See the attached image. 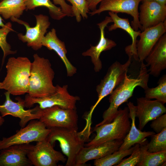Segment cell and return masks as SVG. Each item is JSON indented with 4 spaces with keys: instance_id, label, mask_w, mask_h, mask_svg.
Returning <instances> with one entry per match:
<instances>
[{
    "instance_id": "6da1fadb",
    "label": "cell",
    "mask_w": 166,
    "mask_h": 166,
    "mask_svg": "<svg viewBox=\"0 0 166 166\" xmlns=\"http://www.w3.org/2000/svg\"><path fill=\"white\" fill-rule=\"evenodd\" d=\"M141 62L138 76L136 78H131L126 74L123 82L109 94V106L103 113L102 121L96 126L112 122L117 113L119 106L127 101L132 96L134 89L136 87L139 86L144 90L148 87V83L149 74L146 65L144 64L143 61Z\"/></svg>"
},
{
    "instance_id": "7a4b0ae2",
    "label": "cell",
    "mask_w": 166,
    "mask_h": 166,
    "mask_svg": "<svg viewBox=\"0 0 166 166\" xmlns=\"http://www.w3.org/2000/svg\"><path fill=\"white\" fill-rule=\"evenodd\" d=\"M31 64L26 57H10L6 66V74L0 82V89L14 96L28 93Z\"/></svg>"
},
{
    "instance_id": "3957f363",
    "label": "cell",
    "mask_w": 166,
    "mask_h": 166,
    "mask_svg": "<svg viewBox=\"0 0 166 166\" xmlns=\"http://www.w3.org/2000/svg\"><path fill=\"white\" fill-rule=\"evenodd\" d=\"M47 140L53 146L57 141L63 153L67 158L66 166H75L76 157L89 138L90 130L84 128L80 132L77 130L59 127L50 128Z\"/></svg>"
},
{
    "instance_id": "277c9868",
    "label": "cell",
    "mask_w": 166,
    "mask_h": 166,
    "mask_svg": "<svg viewBox=\"0 0 166 166\" xmlns=\"http://www.w3.org/2000/svg\"><path fill=\"white\" fill-rule=\"evenodd\" d=\"M31 62L29 85L28 94L34 98L48 96L56 91V86L53 85L55 73L49 60L39 56L33 55Z\"/></svg>"
},
{
    "instance_id": "5b68a950",
    "label": "cell",
    "mask_w": 166,
    "mask_h": 166,
    "mask_svg": "<svg viewBox=\"0 0 166 166\" xmlns=\"http://www.w3.org/2000/svg\"><path fill=\"white\" fill-rule=\"evenodd\" d=\"M128 107L118 110L117 113L111 122L95 126L94 131L96 135L94 138L86 144L87 147L99 145L114 140H123L130 129V120Z\"/></svg>"
},
{
    "instance_id": "8992f818",
    "label": "cell",
    "mask_w": 166,
    "mask_h": 166,
    "mask_svg": "<svg viewBox=\"0 0 166 166\" xmlns=\"http://www.w3.org/2000/svg\"><path fill=\"white\" fill-rule=\"evenodd\" d=\"M128 59L124 64L116 61L109 68L107 73L100 83L96 87L98 99L91 107L87 117L91 119L93 113L99 102L123 81L131 63L132 56L128 55Z\"/></svg>"
},
{
    "instance_id": "52a82bcc",
    "label": "cell",
    "mask_w": 166,
    "mask_h": 166,
    "mask_svg": "<svg viewBox=\"0 0 166 166\" xmlns=\"http://www.w3.org/2000/svg\"><path fill=\"white\" fill-rule=\"evenodd\" d=\"M50 131L39 120H32L15 134L8 137H3L0 140V151L13 145L29 144L46 140Z\"/></svg>"
},
{
    "instance_id": "ba28073f",
    "label": "cell",
    "mask_w": 166,
    "mask_h": 166,
    "mask_svg": "<svg viewBox=\"0 0 166 166\" xmlns=\"http://www.w3.org/2000/svg\"><path fill=\"white\" fill-rule=\"evenodd\" d=\"M55 91L45 97L34 98L28 94L25 97V107L30 108L35 104H38L39 108L44 109L54 106H58L65 109H76L77 101L80 100L79 97L71 95L68 90V86H56Z\"/></svg>"
},
{
    "instance_id": "9c48e42d",
    "label": "cell",
    "mask_w": 166,
    "mask_h": 166,
    "mask_svg": "<svg viewBox=\"0 0 166 166\" xmlns=\"http://www.w3.org/2000/svg\"><path fill=\"white\" fill-rule=\"evenodd\" d=\"M42 109V115L39 120L47 128L78 130V116L76 109H65L55 106Z\"/></svg>"
},
{
    "instance_id": "30bf717a",
    "label": "cell",
    "mask_w": 166,
    "mask_h": 166,
    "mask_svg": "<svg viewBox=\"0 0 166 166\" xmlns=\"http://www.w3.org/2000/svg\"><path fill=\"white\" fill-rule=\"evenodd\" d=\"M4 94L5 101L2 105H0V113L2 117L10 115L19 118V125L21 128L25 127L29 121L39 120L41 117L42 109L38 105L33 109L26 110L24 100L18 97L15 98L18 101L15 102L11 99L10 94L8 92L6 91Z\"/></svg>"
},
{
    "instance_id": "8fae6325",
    "label": "cell",
    "mask_w": 166,
    "mask_h": 166,
    "mask_svg": "<svg viewBox=\"0 0 166 166\" xmlns=\"http://www.w3.org/2000/svg\"><path fill=\"white\" fill-rule=\"evenodd\" d=\"M36 24L30 27L27 22L15 18L10 19L12 22L22 25L25 27L26 31L25 34L22 33L18 34V39L24 43H26L28 47L35 50H38L42 46V41L45 35L50 23L48 16L43 14L35 15Z\"/></svg>"
},
{
    "instance_id": "7c38bea8",
    "label": "cell",
    "mask_w": 166,
    "mask_h": 166,
    "mask_svg": "<svg viewBox=\"0 0 166 166\" xmlns=\"http://www.w3.org/2000/svg\"><path fill=\"white\" fill-rule=\"evenodd\" d=\"M54 146L46 139L31 145L27 156L35 166H56L59 162L67 160L60 152L55 150Z\"/></svg>"
},
{
    "instance_id": "4fadbf2b",
    "label": "cell",
    "mask_w": 166,
    "mask_h": 166,
    "mask_svg": "<svg viewBox=\"0 0 166 166\" xmlns=\"http://www.w3.org/2000/svg\"><path fill=\"white\" fill-rule=\"evenodd\" d=\"M142 0H103L100 2L98 9L89 12L91 16L101 13L109 11L118 13H125L129 14L133 18L131 22V26L135 31L141 26L140 23L138 6Z\"/></svg>"
},
{
    "instance_id": "5bb4252c",
    "label": "cell",
    "mask_w": 166,
    "mask_h": 166,
    "mask_svg": "<svg viewBox=\"0 0 166 166\" xmlns=\"http://www.w3.org/2000/svg\"><path fill=\"white\" fill-rule=\"evenodd\" d=\"M166 32V20L147 28L141 32L136 43L137 54L139 61L145 60L159 39Z\"/></svg>"
},
{
    "instance_id": "9a60e30c",
    "label": "cell",
    "mask_w": 166,
    "mask_h": 166,
    "mask_svg": "<svg viewBox=\"0 0 166 166\" xmlns=\"http://www.w3.org/2000/svg\"><path fill=\"white\" fill-rule=\"evenodd\" d=\"M136 117L139 120V128L141 130L149 121L166 113V108L161 102L145 97L137 98Z\"/></svg>"
},
{
    "instance_id": "2e32d148",
    "label": "cell",
    "mask_w": 166,
    "mask_h": 166,
    "mask_svg": "<svg viewBox=\"0 0 166 166\" xmlns=\"http://www.w3.org/2000/svg\"><path fill=\"white\" fill-rule=\"evenodd\" d=\"M112 22L113 20L111 17L106 16L104 20L97 24L100 32L98 43L95 46H91L89 49L82 53L83 56H89L91 57L94 65V70L96 72H99L102 68V64L100 59L101 53L110 50L117 45L114 41L106 38L105 36V28L108 24Z\"/></svg>"
},
{
    "instance_id": "e0dca14e",
    "label": "cell",
    "mask_w": 166,
    "mask_h": 166,
    "mask_svg": "<svg viewBox=\"0 0 166 166\" xmlns=\"http://www.w3.org/2000/svg\"><path fill=\"white\" fill-rule=\"evenodd\" d=\"M166 18V5L154 1L142 2L139 19L142 31L164 22Z\"/></svg>"
},
{
    "instance_id": "ac0fdd59",
    "label": "cell",
    "mask_w": 166,
    "mask_h": 166,
    "mask_svg": "<svg viewBox=\"0 0 166 166\" xmlns=\"http://www.w3.org/2000/svg\"><path fill=\"white\" fill-rule=\"evenodd\" d=\"M123 140H114L101 144L83 147L77 154L75 166H83L90 160L102 158L118 150Z\"/></svg>"
},
{
    "instance_id": "d6986e66",
    "label": "cell",
    "mask_w": 166,
    "mask_h": 166,
    "mask_svg": "<svg viewBox=\"0 0 166 166\" xmlns=\"http://www.w3.org/2000/svg\"><path fill=\"white\" fill-rule=\"evenodd\" d=\"M31 144H15L0 151V166H31L27 155Z\"/></svg>"
},
{
    "instance_id": "ffe728a7",
    "label": "cell",
    "mask_w": 166,
    "mask_h": 166,
    "mask_svg": "<svg viewBox=\"0 0 166 166\" xmlns=\"http://www.w3.org/2000/svg\"><path fill=\"white\" fill-rule=\"evenodd\" d=\"M149 74L158 77L166 68V34L162 35L145 60Z\"/></svg>"
},
{
    "instance_id": "44dd1931",
    "label": "cell",
    "mask_w": 166,
    "mask_h": 166,
    "mask_svg": "<svg viewBox=\"0 0 166 166\" xmlns=\"http://www.w3.org/2000/svg\"><path fill=\"white\" fill-rule=\"evenodd\" d=\"M42 46L54 51L59 56L65 66L68 77H72L76 73L77 68L67 57V50L65 44L57 37L55 29H52L46 34L42 40Z\"/></svg>"
},
{
    "instance_id": "7402d4cb",
    "label": "cell",
    "mask_w": 166,
    "mask_h": 166,
    "mask_svg": "<svg viewBox=\"0 0 166 166\" xmlns=\"http://www.w3.org/2000/svg\"><path fill=\"white\" fill-rule=\"evenodd\" d=\"M127 105L131 120V126L129 132L118 149L120 150H127L136 144H140L147 139L146 137L155 134L152 131L143 132L136 128L135 124L136 106L131 102H129Z\"/></svg>"
},
{
    "instance_id": "603a6c76",
    "label": "cell",
    "mask_w": 166,
    "mask_h": 166,
    "mask_svg": "<svg viewBox=\"0 0 166 166\" xmlns=\"http://www.w3.org/2000/svg\"><path fill=\"white\" fill-rule=\"evenodd\" d=\"M109 14L113 20V24L108 27L109 31H112L118 28L122 29L127 32L131 37L132 44L126 47L125 51L128 55H131L136 60H138L137 54V38L141 31H135L130 25L128 19L120 17L117 13L109 11Z\"/></svg>"
},
{
    "instance_id": "cb8c5ba5",
    "label": "cell",
    "mask_w": 166,
    "mask_h": 166,
    "mask_svg": "<svg viewBox=\"0 0 166 166\" xmlns=\"http://www.w3.org/2000/svg\"><path fill=\"white\" fill-rule=\"evenodd\" d=\"M26 10L25 0H2L0 2V14L5 19L19 18Z\"/></svg>"
},
{
    "instance_id": "d4e9b609",
    "label": "cell",
    "mask_w": 166,
    "mask_h": 166,
    "mask_svg": "<svg viewBox=\"0 0 166 166\" xmlns=\"http://www.w3.org/2000/svg\"><path fill=\"white\" fill-rule=\"evenodd\" d=\"M147 139L141 143L142 152L140 160L137 166H160L166 161V150L156 152L147 151Z\"/></svg>"
},
{
    "instance_id": "484cf974",
    "label": "cell",
    "mask_w": 166,
    "mask_h": 166,
    "mask_svg": "<svg viewBox=\"0 0 166 166\" xmlns=\"http://www.w3.org/2000/svg\"><path fill=\"white\" fill-rule=\"evenodd\" d=\"M25 2L26 10H34L39 7H46L53 19L60 20L66 16L61 8L56 6L51 0H25Z\"/></svg>"
},
{
    "instance_id": "4316f807",
    "label": "cell",
    "mask_w": 166,
    "mask_h": 166,
    "mask_svg": "<svg viewBox=\"0 0 166 166\" xmlns=\"http://www.w3.org/2000/svg\"><path fill=\"white\" fill-rule=\"evenodd\" d=\"M134 148L135 145L127 150H118L102 158L95 160L94 165L95 166H112L116 165V166L119 163L124 157L130 155Z\"/></svg>"
},
{
    "instance_id": "83f0119b",
    "label": "cell",
    "mask_w": 166,
    "mask_h": 166,
    "mask_svg": "<svg viewBox=\"0 0 166 166\" xmlns=\"http://www.w3.org/2000/svg\"><path fill=\"white\" fill-rule=\"evenodd\" d=\"M158 85L154 88L148 87L144 89L145 97L149 99H155L164 104L166 102V75L159 79Z\"/></svg>"
},
{
    "instance_id": "f1b7e54d",
    "label": "cell",
    "mask_w": 166,
    "mask_h": 166,
    "mask_svg": "<svg viewBox=\"0 0 166 166\" xmlns=\"http://www.w3.org/2000/svg\"><path fill=\"white\" fill-rule=\"evenodd\" d=\"M151 140L147 144V151L156 152L166 150V128L157 134L151 136Z\"/></svg>"
},
{
    "instance_id": "f546056e",
    "label": "cell",
    "mask_w": 166,
    "mask_h": 166,
    "mask_svg": "<svg viewBox=\"0 0 166 166\" xmlns=\"http://www.w3.org/2000/svg\"><path fill=\"white\" fill-rule=\"evenodd\" d=\"M13 31L12 25L9 22L5 24V26L0 28V47L2 49L3 54L2 64L4 62L5 58L8 55L14 54L17 53L16 50H11L10 45L7 42L6 37L8 34Z\"/></svg>"
},
{
    "instance_id": "4dcf8cb0",
    "label": "cell",
    "mask_w": 166,
    "mask_h": 166,
    "mask_svg": "<svg viewBox=\"0 0 166 166\" xmlns=\"http://www.w3.org/2000/svg\"><path fill=\"white\" fill-rule=\"evenodd\" d=\"M72 4L73 16L77 22L81 21V18L86 19L89 10L86 0H67Z\"/></svg>"
},
{
    "instance_id": "1f68e13d",
    "label": "cell",
    "mask_w": 166,
    "mask_h": 166,
    "mask_svg": "<svg viewBox=\"0 0 166 166\" xmlns=\"http://www.w3.org/2000/svg\"><path fill=\"white\" fill-rule=\"evenodd\" d=\"M142 152L141 144H137L135 145V148L130 156L127 158L122 160L116 166H135L139 162Z\"/></svg>"
},
{
    "instance_id": "d6a6232c",
    "label": "cell",
    "mask_w": 166,
    "mask_h": 166,
    "mask_svg": "<svg viewBox=\"0 0 166 166\" xmlns=\"http://www.w3.org/2000/svg\"><path fill=\"white\" fill-rule=\"evenodd\" d=\"M152 121L150 127L157 133L166 128V114L158 117Z\"/></svg>"
},
{
    "instance_id": "836d02e7",
    "label": "cell",
    "mask_w": 166,
    "mask_h": 166,
    "mask_svg": "<svg viewBox=\"0 0 166 166\" xmlns=\"http://www.w3.org/2000/svg\"><path fill=\"white\" fill-rule=\"evenodd\" d=\"M55 5L60 6L63 12L68 17H74L71 6L68 4L65 0H52Z\"/></svg>"
},
{
    "instance_id": "e575fe53",
    "label": "cell",
    "mask_w": 166,
    "mask_h": 166,
    "mask_svg": "<svg viewBox=\"0 0 166 166\" xmlns=\"http://www.w3.org/2000/svg\"><path fill=\"white\" fill-rule=\"evenodd\" d=\"M103 0H86L89 10L93 11L97 9V5Z\"/></svg>"
},
{
    "instance_id": "d590c367",
    "label": "cell",
    "mask_w": 166,
    "mask_h": 166,
    "mask_svg": "<svg viewBox=\"0 0 166 166\" xmlns=\"http://www.w3.org/2000/svg\"><path fill=\"white\" fill-rule=\"evenodd\" d=\"M154 1L157 2L161 4L166 5V0H142V2L145 1Z\"/></svg>"
},
{
    "instance_id": "8d00e7d4",
    "label": "cell",
    "mask_w": 166,
    "mask_h": 166,
    "mask_svg": "<svg viewBox=\"0 0 166 166\" xmlns=\"http://www.w3.org/2000/svg\"><path fill=\"white\" fill-rule=\"evenodd\" d=\"M5 121V120L4 117L1 116H0V127L4 123Z\"/></svg>"
},
{
    "instance_id": "74e56055",
    "label": "cell",
    "mask_w": 166,
    "mask_h": 166,
    "mask_svg": "<svg viewBox=\"0 0 166 166\" xmlns=\"http://www.w3.org/2000/svg\"><path fill=\"white\" fill-rule=\"evenodd\" d=\"M5 24H4L3 22L2 19L0 16V26L1 27H3L5 26Z\"/></svg>"
},
{
    "instance_id": "f35d334b",
    "label": "cell",
    "mask_w": 166,
    "mask_h": 166,
    "mask_svg": "<svg viewBox=\"0 0 166 166\" xmlns=\"http://www.w3.org/2000/svg\"><path fill=\"white\" fill-rule=\"evenodd\" d=\"M1 1H2V0H0Z\"/></svg>"
}]
</instances>
